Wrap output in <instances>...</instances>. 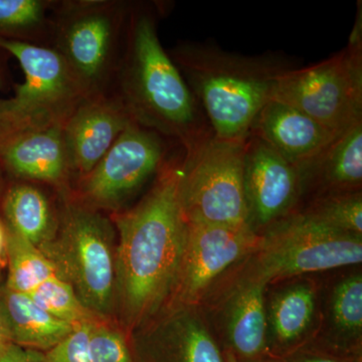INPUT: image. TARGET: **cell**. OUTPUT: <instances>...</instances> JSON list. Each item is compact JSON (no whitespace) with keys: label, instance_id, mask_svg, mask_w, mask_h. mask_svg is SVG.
Returning <instances> with one entry per match:
<instances>
[{"label":"cell","instance_id":"1","mask_svg":"<svg viewBox=\"0 0 362 362\" xmlns=\"http://www.w3.org/2000/svg\"><path fill=\"white\" fill-rule=\"evenodd\" d=\"M180 173L181 163L164 164L148 194L117 218L116 289L130 324L153 315L175 291L188 228Z\"/></svg>","mask_w":362,"mask_h":362},{"label":"cell","instance_id":"2","mask_svg":"<svg viewBox=\"0 0 362 362\" xmlns=\"http://www.w3.org/2000/svg\"><path fill=\"white\" fill-rule=\"evenodd\" d=\"M170 58L201 106L216 138L245 141L274 97L280 78L295 66L283 54L245 56L207 42L177 45Z\"/></svg>","mask_w":362,"mask_h":362},{"label":"cell","instance_id":"3","mask_svg":"<svg viewBox=\"0 0 362 362\" xmlns=\"http://www.w3.org/2000/svg\"><path fill=\"white\" fill-rule=\"evenodd\" d=\"M122 75V97L131 118L159 135L194 148L214 134L180 69L164 51L151 13L131 18Z\"/></svg>","mask_w":362,"mask_h":362},{"label":"cell","instance_id":"4","mask_svg":"<svg viewBox=\"0 0 362 362\" xmlns=\"http://www.w3.org/2000/svg\"><path fill=\"white\" fill-rule=\"evenodd\" d=\"M349 45L331 58L288 71L273 99L303 112L330 131L344 134L362 123V21L357 13Z\"/></svg>","mask_w":362,"mask_h":362},{"label":"cell","instance_id":"5","mask_svg":"<svg viewBox=\"0 0 362 362\" xmlns=\"http://www.w3.org/2000/svg\"><path fill=\"white\" fill-rule=\"evenodd\" d=\"M61 278L96 315H107L116 291V254L109 221L89 206L70 204L52 239L39 247Z\"/></svg>","mask_w":362,"mask_h":362},{"label":"cell","instance_id":"6","mask_svg":"<svg viewBox=\"0 0 362 362\" xmlns=\"http://www.w3.org/2000/svg\"><path fill=\"white\" fill-rule=\"evenodd\" d=\"M0 47L18 59L25 81L13 97L0 100L7 142L23 133L64 125L88 97L56 49L0 37Z\"/></svg>","mask_w":362,"mask_h":362},{"label":"cell","instance_id":"7","mask_svg":"<svg viewBox=\"0 0 362 362\" xmlns=\"http://www.w3.org/2000/svg\"><path fill=\"white\" fill-rule=\"evenodd\" d=\"M261 235V245L247 259L251 263L243 277L265 286L362 262V235L338 232L300 213Z\"/></svg>","mask_w":362,"mask_h":362},{"label":"cell","instance_id":"8","mask_svg":"<svg viewBox=\"0 0 362 362\" xmlns=\"http://www.w3.org/2000/svg\"><path fill=\"white\" fill-rule=\"evenodd\" d=\"M245 142L226 141L213 134L185 152L180 195L187 221L249 226L244 190Z\"/></svg>","mask_w":362,"mask_h":362},{"label":"cell","instance_id":"9","mask_svg":"<svg viewBox=\"0 0 362 362\" xmlns=\"http://www.w3.org/2000/svg\"><path fill=\"white\" fill-rule=\"evenodd\" d=\"M123 4L78 1L64 6L58 49L88 96L99 93L124 20Z\"/></svg>","mask_w":362,"mask_h":362},{"label":"cell","instance_id":"10","mask_svg":"<svg viewBox=\"0 0 362 362\" xmlns=\"http://www.w3.org/2000/svg\"><path fill=\"white\" fill-rule=\"evenodd\" d=\"M164 158L161 135L130 123L83 177L86 201L98 209H117L163 168Z\"/></svg>","mask_w":362,"mask_h":362},{"label":"cell","instance_id":"11","mask_svg":"<svg viewBox=\"0 0 362 362\" xmlns=\"http://www.w3.org/2000/svg\"><path fill=\"white\" fill-rule=\"evenodd\" d=\"M262 235L249 226L188 221L187 242L175 291L183 307L197 306L214 281L258 251Z\"/></svg>","mask_w":362,"mask_h":362},{"label":"cell","instance_id":"12","mask_svg":"<svg viewBox=\"0 0 362 362\" xmlns=\"http://www.w3.org/2000/svg\"><path fill=\"white\" fill-rule=\"evenodd\" d=\"M244 190L247 225L258 233L297 214L303 197L299 168L252 134L245 142Z\"/></svg>","mask_w":362,"mask_h":362},{"label":"cell","instance_id":"13","mask_svg":"<svg viewBox=\"0 0 362 362\" xmlns=\"http://www.w3.org/2000/svg\"><path fill=\"white\" fill-rule=\"evenodd\" d=\"M132 122L120 98L86 97L63 126L71 173L85 177Z\"/></svg>","mask_w":362,"mask_h":362},{"label":"cell","instance_id":"14","mask_svg":"<svg viewBox=\"0 0 362 362\" xmlns=\"http://www.w3.org/2000/svg\"><path fill=\"white\" fill-rule=\"evenodd\" d=\"M257 136L296 168L312 160L337 136L291 105L272 99L252 124Z\"/></svg>","mask_w":362,"mask_h":362},{"label":"cell","instance_id":"15","mask_svg":"<svg viewBox=\"0 0 362 362\" xmlns=\"http://www.w3.org/2000/svg\"><path fill=\"white\" fill-rule=\"evenodd\" d=\"M267 286L247 278L230 292L223 308L226 349L238 362H251L272 356L267 338Z\"/></svg>","mask_w":362,"mask_h":362},{"label":"cell","instance_id":"16","mask_svg":"<svg viewBox=\"0 0 362 362\" xmlns=\"http://www.w3.org/2000/svg\"><path fill=\"white\" fill-rule=\"evenodd\" d=\"M63 126L16 136L0 149V159L16 177L61 185L71 173Z\"/></svg>","mask_w":362,"mask_h":362},{"label":"cell","instance_id":"17","mask_svg":"<svg viewBox=\"0 0 362 362\" xmlns=\"http://www.w3.org/2000/svg\"><path fill=\"white\" fill-rule=\"evenodd\" d=\"M299 168L303 195L361 192L362 123L338 136L312 160Z\"/></svg>","mask_w":362,"mask_h":362},{"label":"cell","instance_id":"18","mask_svg":"<svg viewBox=\"0 0 362 362\" xmlns=\"http://www.w3.org/2000/svg\"><path fill=\"white\" fill-rule=\"evenodd\" d=\"M316 303L315 288L307 281L286 285L266 300L267 338L272 356H284L302 346L315 318Z\"/></svg>","mask_w":362,"mask_h":362},{"label":"cell","instance_id":"19","mask_svg":"<svg viewBox=\"0 0 362 362\" xmlns=\"http://www.w3.org/2000/svg\"><path fill=\"white\" fill-rule=\"evenodd\" d=\"M0 301L11 342L47 351L70 334L75 326L47 313L25 293L0 288Z\"/></svg>","mask_w":362,"mask_h":362},{"label":"cell","instance_id":"20","mask_svg":"<svg viewBox=\"0 0 362 362\" xmlns=\"http://www.w3.org/2000/svg\"><path fill=\"white\" fill-rule=\"evenodd\" d=\"M197 306L183 307L157 341L158 362H226L225 354Z\"/></svg>","mask_w":362,"mask_h":362},{"label":"cell","instance_id":"21","mask_svg":"<svg viewBox=\"0 0 362 362\" xmlns=\"http://www.w3.org/2000/svg\"><path fill=\"white\" fill-rule=\"evenodd\" d=\"M329 322L330 342L321 350L342 356H361V273L350 274L335 285L330 297Z\"/></svg>","mask_w":362,"mask_h":362},{"label":"cell","instance_id":"22","mask_svg":"<svg viewBox=\"0 0 362 362\" xmlns=\"http://www.w3.org/2000/svg\"><path fill=\"white\" fill-rule=\"evenodd\" d=\"M2 209L7 228L35 246H42L56 233L51 204L33 185L20 183L9 188Z\"/></svg>","mask_w":362,"mask_h":362},{"label":"cell","instance_id":"23","mask_svg":"<svg viewBox=\"0 0 362 362\" xmlns=\"http://www.w3.org/2000/svg\"><path fill=\"white\" fill-rule=\"evenodd\" d=\"M6 265L8 273L4 286L7 289L25 294L49 278L59 276L56 267L39 247L7 226Z\"/></svg>","mask_w":362,"mask_h":362},{"label":"cell","instance_id":"24","mask_svg":"<svg viewBox=\"0 0 362 362\" xmlns=\"http://www.w3.org/2000/svg\"><path fill=\"white\" fill-rule=\"evenodd\" d=\"M299 213L338 232L362 235L361 192L314 197Z\"/></svg>","mask_w":362,"mask_h":362},{"label":"cell","instance_id":"25","mask_svg":"<svg viewBox=\"0 0 362 362\" xmlns=\"http://www.w3.org/2000/svg\"><path fill=\"white\" fill-rule=\"evenodd\" d=\"M28 295L47 313L73 326L99 321V316L81 301L73 286L59 276L45 281Z\"/></svg>","mask_w":362,"mask_h":362},{"label":"cell","instance_id":"26","mask_svg":"<svg viewBox=\"0 0 362 362\" xmlns=\"http://www.w3.org/2000/svg\"><path fill=\"white\" fill-rule=\"evenodd\" d=\"M47 2L0 0V37L35 33L44 25Z\"/></svg>","mask_w":362,"mask_h":362},{"label":"cell","instance_id":"27","mask_svg":"<svg viewBox=\"0 0 362 362\" xmlns=\"http://www.w3.org/2000/svg\"><path fill=\"white\" fill-rule=\"evenodd\" d=\"M89 362H133V359L123 335L98 321L90 332Z\"/></svg>","mask_w":362,"mask_h":362},{"label":"cell","instance_id":"28","mask_svg":"<svg viewBox=\"0 0 362 362\" xmlns=\"http://www.w3.org/2000/svg\"><path fill=\"white\" fill-rule=\"evenodd\" d=\"M96 322L75 326L70 334L44 352L45 362H89V340Z\"/></svg>","mask_w":362,"mask_h":362},{"label":"cell","instance_id":"29","mask_svg":"<svg viewBox=\"0 0 362 362\" xmlns=\"http://www.w3.org/2000/svg\"><path fill=\"white\" fill-rule=\"evenodd\" d=\"M277 358L279 362H356L361 358V356H342L324 351L316 347L301 346Z\"/></svg>","mask_w":362,"mask_h":362},{"label":"cell","instance_id":"30","mask_svg":"<svg viewBox=\"0 0 362 362\" xmlns=\"http://www.w3.org/2000/svg\"><path fill=\"white\" fill-rule=\"evenodd\" d=\"M0 362H45L44 352L11 342L0 354Z\"/></svg>","mask_w":362,"mask_h":362},{"label":"cell","instance_id":"31","mask_svg":"<svg viewBox=\"0 0 362 362\" xmlns=\"http://www.w3.org/2000/svg\"><path fill=\"white\" fill-rule=\"evenodd\" d=\"M11 342L6 318H4V311H2L1 301H0V354Z\"/></svg>","mask_w":362,"mask_h":362},{"label":"cell","instance_id":"32","mask_svg":"<svg viewBox=\"0 0 362 362\" xmlns=\"http://www.w3.org/2000/svg\"><path fill=\"white\" fill-rule=\"evenodd\" d=\"M6 265V226L0 221V267Z\"/></svg>","mask_w":362,"mask_h":362},{"label":"cell","instance_id":"33","mask_svg":"<svg viewBox=\"0 0 362 362\" xmlns=\"http://www.w3.org/2000/svg\"><path fill=\"white\" fill-rule=\"evenodd\" d=\"M8 138H7L6 131L4 129V124H2L1 119H0V149L7 142Z\"/></svg>","mask_w":362,"mask_h":362},{"label":"cell","instance_id":"34","mask_svg":"<svg viewBox=\"0 0 362 362\" xmlns=\"http://www.w3.org/2000/svg\"><path fill=\"white\" fill-rule=\"evenodd\" d=\"M223 354H225L226 362H238L237 358H235L232 352L225 350Z\"/></svg>","mask_w":362,"mask_h":362},{"label":"cell","instance_id":"35","mask_svg":"<svg viewBox=\"0 0 362 362\" xmlns=\"http://www.w3.org/2000/svg\"><path fill=\"white\" fill-rule=\"evenodd\" d=\"M251 362H279L277 357L275 356H268L265 357V358L259 359V361H251Z\"/></svg>","mask_w":362,"mask_h":362},{"label":"cell","instance_id":"36","mask_svg":"<svg viewBox=\"0 0 362 362\" xmlns=\"http://www.w3.org/2000/svg\"><path fill=\"white\" fill-rule=\"evenodd\" d=\"M356 362H362L361 358H359L358 361H357Z\"/></svg>","mask_w":362,"mask_h":362}]
</instances>
